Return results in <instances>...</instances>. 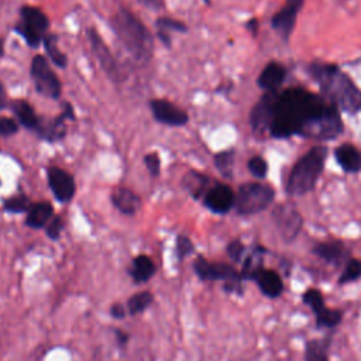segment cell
<instances>
[{"mask_svg": "<svg viewBox=\"0 0 361 361\" xmlns=\"http://www.w3.org/2000/svg\"><path fill=\"white\" fill-rule=\"evenodd\" d=\"M21 18L23 21L16 27V31L24 37L28 45L37 47L49 25L47 16L37 7L24 6L21 8Z\"/></svg>", "mask_w": 361, "mask_h": 361, "instance_id": "9c48e42d", "label": "cell"}, {"mask_svg": "<svg viewBox=\"0 0 361 361\" xmlns=\"http://www.w3.org/2000/svg\"><path fill=\"white\" fill-rule=\"evenodd\" d=\"M48 183L54 196L59 202H69L75 195L73 178L58 166H51L48 169Z\"/></svg>", "mask_w": 361, "mask_h": 361, "instance_id": "2e32d148", "label": "cell"}, {"mask_svg": "<svg viewBox=\"0 0 361 361\" xmlns=\"http://www.w3.org/2000/svg\"><path fill=\"white\" fill-rule=\"evenodd\" d=\"M361 278V261L357 258H350L344 267L343 271L337 279L338 285H347L350 282H354Z\"/></svg>", "mask_w": 361, "mask_h": 361, "instance_id": "f1b7e54d", "label": "cell"}, {"mask_svg": "<svg viewBox=\"0 0 361 361\" xmlns=\"http://www.w3.org/2000/svg\"><path fill=\"white\" fill-rule=\"evenodd\" d=\"M157 27H158V35L161 38L162 42H165L166 45H169V35L166 34V31H186L185 24H182L180 21H176L173 18L169 17H162L157 21Z\"/></svg>", "mask_w": 361, "mask_h": 361, "instance_id": "f546056e", "label": "cell"}, {"mask_svg": "<svg viewBox=\"0 0 361 361\" xmlns=\"http://www.w3.org/2000/svg\"><path fill=\"white\" fill-rule=\"evenodd\" d=\"M152 300H154V296L151 292H148V290L137 292L131 298H128L127 310L131 316H135L138 313H142L145 309H148L149 305L152 303Z\"/></svg>", "mask_w": 361, "mask_h": 361, "instance_id": "4316f807", "label": "cell"}, {"mask_svg": "<svg viewBox=\"0 0 361 361\" xmlns=\"http://www.w3.org/2000/svg\"><path fill=\"white\" fill-rule=\"evenodd\" d=\"M302 302L312 310L317 329L333 330L343 320V312L326 306L323 293L317 288L306 289L302 293Z\"/></svg>", "mask_w": 361, "mask_h": 361, "instance_id": "ba28073f", "label": "cell"}, {"mask_svg": "<svg viewBox=\"0 0 361 361\" xmlns=\"http://www.w3.org/2000/svg\"><path fill=\"white\" fill-rule=\"evenodd\" d=\"M111 202L124 214H134L141 206L140 197L127 188H116L111 193Z\"/></svg>", "mask_w": 361, "mask_h": 361, "instance_id": "d6986e66", "label": "cell"}, {"mask_svg": "<svg viewBox=\"0 0 361 361\" xmlns=\"http://www.w3.org/2000/svg\"><path fill=\"white\" fill-rule=\"evenodd\" d=\"M144 162H145V166H147L148 172H149L152 176H157V175L159 173L161 162H159V158H158L157 154H148V155H145Z\"/></svg>", "mask_w": 361, "mask_h": 361, "instance_id": "f35d334b", "label": "cell"}, {"mask_svg": "<svg viewBox=\"0 0 361 361\" xmlns=\"http://www.w3.org/2000/svg\"><path fill=\"white\" fill-rule=\"evenodd\" d=\"M330 343L331 336H326L323 338H310L305 343V361H330Z\"/></svg>", "mask_w": 361, "mask_h": 361, "instance_id": "44dd1931", "label": "cell"}, {"mask_svg": "<svg viewBox=\"0 0 361 361\" xmlns=\"http://www.w3.org/2000/svg\"><path fill=\"white\" fill-rule=\"evenodd\" d=\"M312 252L333 267H340L350 259V250L340 240L323 241L313 245Z\"/></svg>", "mask_w": 361, "mask_h": 361, "instance_id": "5bb4252c", "label": "cell"}, {"mask_svg": "<svg viewBox=\"0 0 361 361\" xmlns=\"http://www.w3.org/2000/svg\"><path fill=\"white\" fill-rule=\"evenodd\" d=\"M233 152L231 151H224L219 155H216L214 162L217 169L224 175V176H230L231 175V168H233Z\"/></svg>", "mask_w": 361, "mask_h": 361, "instance_id": "d6a6232c", "label": "cell"}, {"mask_svg": "<svg viewBox=\"0 0 361 361\" xmlns=\"http://www.w3.org/2000/svg\"><path fill=\"white\" fill-rule=\"evenodd\" d=\"M203 202L204 206L213 213L224 214L234 206L235 196L230 186L224 183H217L206 192Z\"/></svg>", "mask_w": 361, "mask_h": 361, "instance_id": "7c38bea8", "label": "cell"}, {"mask_svg": "<svg viewBox=\"0 0 361 361\" xmlns=\"http://www.w3.org/2000/svg\"><path fill=\"white\" fill-rule=\"evenodd\" d=\"M227 255L234 261V262H241L243 258L247 254V247L240 241V240H233L227 245Z\"/></svg>", "mask_w": 361, "mask_h": 361, "instance_id": "836d02e7", "label": "cell"}, {"mask_svg": "<svg viewBox=\"0 0 361 361\" xmlns=\"http://www.w3.org/2000/svg\"><path fill=\"white\" fill-rule=\"evenodd\" d=\"M336 158L340 166L347 172H358L361 169V152L351 144L337 147Z\"/></svg>", "mask_w": 361, "mask_h": 361, "instance_id": "603a6c76", "label": "cell"}, {"mask_svg": "<svg viewBox=\"0 0 361 361\" xmlns=\"http://www.w3.org/2000/svg\"><path fill=\"white\" fill-rule=\"evenodd\" d=\"M206 183H207V179L204 176L199 175V173L188 176V188L192 190V193L195 196H200L202 195Z\"/></svg>", "mask_w": 361, "mask_h": 361, "instance_id": "8d00e7d4", "label": "cell"}, {"mask_svg": "<svg viewBox=\"0 0 361 361\" xmlns=\"http://www.w3.org/2000/svg\"><path fill=\"white\" fill-rule=\"evenodd\" d=\"M89 38H90V44L93 48V52L99 61V63L102 65V68L110 75L114 76L117 75V66L114 62L113 55L110 54L109 48L106 47V44L102 41V38L99 37V34L94 30L89 31Z\"/></svg>", "mask_w": 361, "mask_h": 361, "instance_id": "ac0fdd59", "label": "cell"}, {"mask_svg": "<svg viewBox=\"0 0 361 361\" xmlns=\"http://www.w3.org/2000/svg\"><path fill=\"white\" fill-rule=\"evenodd\" d=\"M343 130V123L340 120L338 111L334 104H329L320 114L313 117L299 134L316 140H329L337 137Z\"/></svg>", "mask_w": 361, "mask_h": 361, "instance_id": "52a82bcc", "label": "cell"}, {"mask_svg": "<svg viewBox=\"0 0 361 361\" xmlns=\"http://www.w3.org/2000/svg\"><path fill=\"white\" fill-rule=\"evenodd\" d=\"M62 228H63V220L59 216H54L47 224V235L52 240H56L61 235Z\"/></svg>", "mask_w": 361, "mask_h": 361, "instance_id": "74e56055", "label": "cell"}, {"mask_svg": "<svg viewBox=\"0 0 361 361\" xmlns=\"http://www.w3.org/2000/svg\"><path fill=\"white\" fill-rule=\"evenodd\" d=\"M17 131V123L8 117H0V134L11 135Z\"/></svg>", "mask_w": 361, "mask_h": 361, "instance_id": "ab89813d", "label": "cell"}, {"mask_svg": "<svg viewBox=\"0 0 361 361\" xmlns=\"http://www.w3.org/2000/svg\"><path fill=\"white\" fill-rule=\"evenodd\" d=\"M52 217H54L52 204L48 202H38L31 204L25 219V224L31 228H41L47 226Z\"/></svg>", "mask_w": 361, "mask_h": 361, "instance_id": "7402d4cb", "label": "cell"}, {"mask_svg": "<svg viewBox=\"0 0 361 361\" xmlns=\"http://www.w3.org/2000/svg\"><path fill=\"white\" fill-rule=\"evenodd\" d=\"M248 169L250 172L257 176V178H264L267 175V171H268V166H267V162L264 158L261 157H254L248 161Z\"/></svg>", "mask_w": 361, "mask_h": 361, "instance_id": "d590c367", "label": "cell"}, {"mask_svg": "<svg viewBox=\"0 0 361 361\" xmlns=\"http://www.w3.org/2000/svg\"><path fill=\"white\" fill-rule=\"evenodd\" d=\"M251 281H254L261 290V293L269 299H276L283 293L285 285L282 281V276L279 272L271 268L261 267L252 276Z\"/></svg>", "mask_w": 361, "mask_h": 361, "instance_id": "9a60e30c", "label": "cell"}, {"mask_svg": "<svg viewBox=\"0 0 361 361\" xmlns=\"http://www.w3.org/2000/svg\"><path fill=\"white\" fill-rule=\"evenodd\" d=\"M111 27L120 42L138 62H148L152 55V38L147 27L128 10H118L111 18Z\"/></svg>", "mask_w": 361, "mask_h": 361, "instance_id": "3957f363", "label": "cell"}, {"mask_svg": "<svg viewBox=\"0 0 361 361\" xmlns=\"http://www.w3.org/2000/svg\"><path fill=\"white\" fill-rule=\"evenodd\" d=\"M329 103L305 89H288L276 96L269 131L282 138L299 134L313 117L320 114Z\"/></svg>", "mask_w": 361, "mask_h": 361, "instance_id": "6da1fadb", "label": "cell"}, {"mask_svg": "<svg viewBox=\"0 0 361 361\" xmlns=\"http://www.w3.org/2000/svg\"><path fill=\"white\" fill-rule=\"evenodd\" d=\"M272 219L285 243H292L302 230L303 219L296 207L289 203L276 206L272 212Z\"/></svg>", "mask_w": 361, "mask_h": 361, "instance_id": "8fae6325", "label": "cell"}, {"mask_svg": "<svg viewBox=\"0 0 361 361\" xmlns=\"http://www.w3.org/2000/svg\"><path fill=\"white\" fill-rule=\"evenodd\" d=\"M248 27H250V30L255 31V28H257V20H251L250 24H248Z\"/></svg>", "mask_w": 361, "mask_h": 361, "instance_id": "bcb514c9", "label": "cell"}, {"mask_svg": "<svg viewBox=\"0 0 361 361\" xmlns=\"http://www.w3.org/2000/svg\"><path fill=\"white\" fill-rule=\"evenodd\" d=\"M31 76L35 83L37 92L44 94L45 97L56 99L61 94V83L54 71L51 69L48 61L37 55L31 62Z\"/></svg>", "mask_w": 361, "mask_h": 361, "instance_id": "30bf717a", "label": "cell"}, {"mask_svg": "<svg viewBox=\"0 0 361 361\" xmlns=\"http://www.w3.org/2000/svg\"><path fill=\"white\" fill-rule=\"evenodd\" d=\"M44 45H45V49H47L48 56L51 58V61H52L55 65H58V66H61V68L66 66V56H65V54L58 48L56 37H55V35H52V34L47 35V37L44 38Z\"/></svg>", "mask_w": 361, "mask_h": 361, "instance_id": "4dcf8cb0", "label": "cell"}, {"mask_svg": "<svg viewBox=\"0 0 361 361\" xmlns=\"http://www.w3.org/2000/svg\"><path fill=\"white\" fill-rule=\"evenodd\" d=\"M298 8L286 6L282 10H279L274 18H272V27L286 39L295 25V20H296V14H298Z\"/></svg>", "mask_w": 361, "mask_h": 361, "instance_id": "d4e9b609", "label": "cell"}, {"mask_svg": "<svg viewBox=\"0 0 361 361\" xmlns=\"http://www.w3.org/2000/svg\"><path fill=\"white\" fill-rule=\"evenodd\" d=\"M138 1H141L145 7L152 8V10H158L164 4V0H138Z\"/></svg>", "mask_w": 361, "mask_h": 361, "instance_id": "b9f144b4", "label": "cell"}, {"mask_svg": "<svg viewBox=\"0 0 361 361\" xmlns=\"http://www.w3.org/2000/svg\"><path fill=\"white\" fill-rule=\"evenodd\" d=\"M11 109L14 111V114L17 116L18 121L31 130H38L39 128V120L34 111V109L31 107V104H28L24 100H13L11 102Z\"/></svg>", "mask_w": 361, "mask_h": 361, "instance_id": "484cf974", "label": "cell"}, {"mask_svg": "<svg viewBox=\"0 0 361 361\" xmlns=\"http://www.w3.org/2000/svg\"><path fill=\"white\" fill-rule=\"evenodd\" d=\"M276 96L278 94L275 92H268L252 107L251 114H250V123L255 131L262 133L265 130H269Z\"/></svg>", "mask_w": 361, "mask_h": 361, "instance_id": "4fadbf2b", "label": "cell"}, {"mask_svg": "<svg viewBox=\"0 0 361 361\" xmlns=\"http://www.w3.org/2000/svg\"><path fill=\"white\" fill-rule=\"evenodd\" d=\"M195 247L189 237L186 235H178L176 238V257L178 259H183L185 257L190 255L193 252Z\"/></svg>", "mask_w": 361, "mask_h": 361, "instance_id": "e575fe53", "label": "cell"}, {"mask_svg": "<svg viewBox=\"0 0 361 361\" xmlns=\"http://www.w3.org/2000/svg\"><path fill=\"white\" fill-rule=\"evenodd\" d=\"M31 207V203L28 200V197L23 196V195H17L13 196L10 199H7L4 202V210L10 212V213H23V212H28Z\"/></svg>", "mask_w": 361, "mask_h": 361, "instance_id": "1f68e13d", "label": "cell"}, {"mask_svg": "<svg viewBox=\"0 0 361 361\" xmlns=\"http://www.w3.org/2000/svg\"><path fill=\"white\" fill-rule=\"evenodd\" d=\"M274 196L275 192L269 185L244 183L238 188L234 206L238 214H255L265 210L272 203Z\"/></svg>", "mask_w": 361, "mask_h": 361, "instance_id": "8992f818", "label": "cell"}, {"mask_svg": "<svg viewBox=\"0 0 361 361\" xmlns=\"http://www.w3.org/2000/svg\"><path fill=\"white\" fill-rule=\"evenodd\" d=\"M155 271H157V267H155L154 261L148 255L140 254L133 259L128 274L131 275V278L135 283H145L147 281H149L154 276Z\"/></svg>", "mask_w": 361, "mask_h": 361, "instance_id": "ffe728a7", "label": "cell"}, {"mask_svg": "<svg viewBox=\"0 0 361 361\" xmlns=\"http://www.w3.org/2000/svg\"><path fill=\"white\" fill-rule=\"evenodd\" d=\"M195 274L202 281H221L227 293L243 295V282L240 271L226 262H210L203 257H197L193 262Z\"/></svg>", "mask_w": 361, "mask_h": 361, "instance_id": "5b68a950", "label": "cell"}, {"mask_svg": "<svg viewBox=\"0 0 361 361\" xmlns=\"http://www.w3.org/2000/svg\"><path fill=\"white\" fill-rule=\"evenodd\" d=\"M288 4L286 6H290V7H295V8H300L302 4H303V0H286Z\"/></svg>", "mask_w": 361, "mask_h": 361, "instance_id": "f6af8a7d", "label": "cell"}, {"mask_svg": "<svg viewBox=\"0 0 361 361\" xmlns=\"http://www.w3.org/2000/svg\"><path fill=\"white\" fill-rule=\"evenodd\" d=\"M66 118H69V117L63 111L61 116H58L47 127H39V131L42 133V137H45L49 141H55V140L62 138L65 135V120Z\"/></svg>", "mask_w": 361, "mask_h": 361, "instance_id": "83f0119b", "label": "cell"}, {"mask_svg": "<svg viewBox=\"0 0 361 361\" xmlns=\"http://www.w3.org/2000/svg\"><path fill=\"white\" fill-rule=\"evenodd\" d=\"M309 72L336 106L350 113L361 109V90L336 65L314 62Z\"/></svg>", "mask_w": 361, "mask_h": 361, "instance_id": "7a4b0ae2", "label": "cell"}, {"mask_svg": "<svg viewBox=\"0 0 361 361\" xmlns=\"http://www.w3.org/2000/svg\"><path fill=\"white\" fill-rule=\"evenodd\" d=\"M3 54V44H1V41H0V55Z\"/></svg>", "mask_w": 361, "mask_h": 361, "instance_id": "7dc6e473", "label": "cell"}, {"mask_svg": "<svg viewBox=\"0 0 361 361\" xmlns=\"http://www.w3.org/2000/svg\"><path fill=\"white\" fill-rule=\"evenodd\" d=\"M7 104V96H6V90L3 87V85L0 83V109H4Z\"/></svg>", "mask_w": 361, "mask_h": 361, "instance_id": "ee69618b", "label": "cell"}, {"mask_svg": "<svg viewBox=\"0 0 361 361\" xmlns=\"http://www.w3.org/2000/svg\"><path fill=\"white\" fill-rule=\"evenodd\" d=\"M326 155V147H314L296 162L286 183V192L290 196L305 195L314 188L323 171Z\"/></svg>", "mask_w": 361, "mask_h": 361, "instance_id": "277c9868", "label": "cell"}, {"mask_svg": "<svg viewBox=\"0 0 361 361\" xmlns=\"http://www.w3.org/2000/svg\"><path fill=\"white\" fill-rule=\"evenodd\" d=\"M110 314L114 317V319H123L126 316V309L121 303H114L111 307H110Z\"/></svg>", "mask_w": 361, "mask_h": 361, "instance_id": "60d3db41", "label": "cell"}, {"mask_svg": "<svg viewBox=\"0 0 361 361\" xmlns=\"http://www.w3.org/2000/svg\"><path fill=\"white\" fill-rule=\"evenodd\" d=\"M285 79V68L281 63L269 62L258 78V85L268 92H274Z\"/></svg>", "mask_w": 361, "mask_h": 361, "instance_id": "cb8c5ba5", "label": "cell"}, {"mask_svg": "<svg viewBox=\"0 0 361 361\" xmlns=\"http://www.w3.org/2000/svg\"><path fill=\"white\" fill-rule=\"evenodd\" d=\"M154 117L168 126H183L188 123V113L164 99H155L149 103Z\"/></svg>", "mask_w": 361, "mask_h": 361, "instance_id": "e0dca14e", "label": "cell"}, {"mask_svg": "<svg viewBox=\"0 0 361 361\" xmlns=\"http://www.w3.org/2000/svg\"><path fill=\"white\" fill-rule=\"evenodd\" d=\"M116 337H117V341L120 345H124L127 341H128V334L124 333L123 330H116Z\"/></svg>", "mask_w": 361, "mask_h": 361, "instance_id": "7bdbcfd3", "label": "cell"}]
</instances>
